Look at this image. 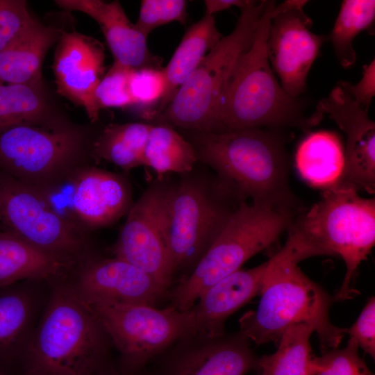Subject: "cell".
Returning <instances> with one entry per match:
<instances>
[{"mask_svg": "<svg viewBox=\"0 0 375 375\" xmlns=\"http://www.w3.org/2000/svg\"><path fill=\"white\" fill-rule=\"evenodd\" d=\"M283 130L188 131L198 162L210 168L242 200L299 212L289 184Z\"/></svg>", "mask_w": 375, "mask_h": 375, "instance_id": "1", "label": "cell"}, {"mask_svg": "<svg viewBox=\"0 0 375 375\" xmlns=\"http://www.w3.org/2000/svg\"><path fill=\"white\" fill-rule=\"evenodd\" d=\"M288 232L284 246L298 263L316 256L343 260L346 273L334 300L359 294L355 288L358 269L375 243L374 198L361 197L351 188L325 189L315 204L296 216Z\"/></svg>", "mask_w": 375, "mask_h": 375, "instance_id": "2", "label": "cell"}, {"mask_svg": "<svg viewBox=\"0 0 375 375\" xmlns=\"http://www.w3.org/2000/svg\"><path fill=\"white\" fill-rule=\"evenodd\" d=\"M276 3L268 1L253 43L238 59L224 92L214 131L247 128L307 131L322 119V113L305 114L299 98L288 95L268 60L266 41Z\"/></svg>", "mask_w": 375, "mask_h": 375, "instance_id": "3", "label": "cell"}, {"mask_svg": "<svg viewBox=\"0 0 375 375\" xmlns=\"http://www.w3.org/2000/svg\"><path fill=\"white\" fill-rule=\"evenodd\" d=\"M260 294L258 307L239 319L240 333L256 344H277L290 326L306 324L323 352L338 348L347 333L330 320L333 297L304 274L285 246L267 260Z\"/></svg>", "mask_w": 375, "mask_h": 375, "instance_id": "4", "label": "cell"}, {"mask_svg": "<svg viewBox=\"0 0 375 375\" xmlns=\"http://www.w3.org/2000/svg\"><path fill=\"white\" fill-rule=\"evenodd\" d=\"M112 346L91 306L66 278L56 280L22 375H86L110 355Z\"/></svg>", "mask_w": 375, "mask_h": 375, "instance_id": "5", "label": "cell"}, {"mask_svg": "<svg viewBox=\"0 0 375 375\" xmlns=\"http://www.w3.org/2000/svg\"><path fill=\"white\" fill-rule=\"evenodd\" d=\"M242 201L210 168L197 162L172 181L165 235L173 276L196 266Z\"/></svg>", "mask_w": 375, "mask_h": 375, "instance_id": "6", "label": "cell"}, {"mask_svg": "<svg viewBox=\"0 0 375 375\" xmlns=\"http://www.w3.org/2000/svg\"><path fill=\"white\" fill-rule=\"evenodd\" d=\"M83 135L43 118L0 128V170L49 198L90 165Z\"/></svg>", "mask_w": 375, "mask_h": 375, "instance_id": "7", "label": "cell"}, {"mask_svg": "<svg viewBox=\"0 0 375 375\" xmlns=\"http://www.w3.org/2000/svg\"><path fill=\"white\" fill-rule=\"evenodd\" d=\"M299 213L242 200L201 260L173 290L172 306L190 310L204 290L273 244Z\"/></svg>", "mask_w": 375, "mask_h": 375, "instance_id": "8", "label": "cell"}, {"mask_svg": "<svg viewBox=\"0 0 375 375\" xmlns=\"http://www.w3.org/2000/svg\"><path fill=\"white\" fill-rule=\"evenodd\" d=\"M267 0L250 1L233 31L223 36L180 86L153 124L214 131L221 100L239 57L251 46Z\"/></svg>", "mask_w": 375, "mask_h": 375, "instance_id": "9", "label": "cell"}, {"mask_svg": "<svg viewBox=\"0 0 375 375\" xmlns=\"http://www.w3.org/2000/svg\"><path fill=\"white\" fill-rule=\"evenodd\" d=\"M0 231L75 260L96 251L90 232L75 219L56 212L49 198L1 170Z\"/></svg>", "mask_w": 375, "mask_h": 375, "instance_id": "10", "label": "cell"}, {"mask_svg": "<svg viewBox=\"0 0 375 375\" xmlns=\"http://www.w3.org/2000/svg\"><path fill=\"white\" fill-rule=\"evenodd\" d=\"M107 333L118 358L143 369L155 356L193 334L191 311L174 306L163 309L144 303H88Z\"/></svg>", "mask_w": 375, "mask_h": 375, "instance_id": "11", "label": "cell"}, {"mask_svg": "<svg viewBox=\"0 0 375 375\" xmlns=\"http://www.w3.org/2000/svg\"><path fill=\"white\" fill-rule=\"evenodd\" d=\"M172 181L165 176L149 183L126 214L111 249L113 256L144 271L165 290L173 278L165 235Z\"/></svg>", "mask_w": 375, "mask_h": 375, "instance_id": "12", "label": "cell"}, {"mask_svg": "<svg viewBox=\"0 0 375 375\" xmlns=\"http://www.w3.org/2000/svg\"><path fill=\"white\" fill-rule=\"evenodd\" d=\"M308 1L287 0L272 12L266 41L268 60L285 92L299 98L306 89L309 71L328 39L310 31L312 19L303 7Z\"/></svg>", "mask_w": 375, "mask_h": 375, "instance_id": "13", "label": "cell"}, {"mask_svg": "<svg viewBox=\"0 0 375 375\" xmlns=\"http://www.w3.org/2000/svg\"><path fill=\"white\" fill-rule=\"evenodd\" d=\"M66 280L88 303L153 305L165 289L128 262L92 252L80 259Z\"/></svg>", "mask_w": 375, "mask_h": 375, "instance_id": "14", "label": "cell"}, {"mask_svg": "<svg viewBox=\"0 0 375 375\" xmlns=\"http://www.w3.org/2000/svg\"><path fill=\"white\" fill-rule=\"evenodd\" d=\"M316 111L327 114L346 135L342 176L333 187L375 192V124L367 112L336 85L322 99Z\"/></svg>", "mask_w": 375, "mask_h": 375, "instance_id": "15", "label": "cell"}, {"mask_svg": "<svg viewBox=\"0 0 375 375\" xmlns=\"http://www.w3.org/2000/svg\"><path fill=\"white\" fill-rule=\"evenodd\" d=\"M55 281L29 279L0 287V372L22 375Z\"/></svg>", "mask_w": 375, "mask_h": 375, "instance_id": "16", "label": "cell"}, {"mask_svg": "<svg viewBox=\"0 0 375 375\" xmlns=\"http://www.w3.org/2000/svg\"><path fill=\"white\" fill-rule=\"evenodd\" d=\"M103 45L76 31H62L53 62L57 92L83 107L92 122L99 118L94 92L105 74Z\"/></svg>", "mask_w": 375, "mask_h": 375, "instance_id": "17", "label": "cell"}, {"mask_svg": "<svg viewBox=\"0 0 375 375\" xmlns=\"http://www.w3.org/2000/svg\"><path fill=\"white\" fill-rule=\"evenodd\" d=\"M192 338L167 356L156 375H245L258 367V358L241 333Z\"/></svg>", "mask_w": 375, "mask_h": 375, "instance_id": "18", "label": "cell"}, {"mask_svg": "<svg viewBox=\"0 0 375 375\" xmlns=\"http://www.w3.org/2000/svg\"><path fill=\"white\" fill-rule=\"evenodd\" d=\"M71 183L75 220L89 232L114 224L134 203L131 185L122 174L90 165L81 169Z\"/></svg>", "mask_w": 375, "mask_h": 375, "instance_id": "19", "label": "cell"}, {"mask_svg": "<svg viewBox=\"0 0 375 375\" xmlns=\"http://www.w3.org/2000/svg\"><path fill=\"white\" fill-rule=\"evenodd\" d=\"M267 265V261L251 269H240L204 290L190 310L192 335L223 336L226 319L260 292Z\"/></svg>", "mask_w": 375, "mask_h": 375, "instance_id": "20", "label": "cell"}, {"mask_svg": "<svg viewBox=\"0 0 375 375\" xmlns=\"http://www.w3.org/2000/svg\"><path fill=\"white\" fill-rule=\"evenodd\" d=\"M68 11H79L94 19L101 28L115 61L132 69L159 67L147 45V38L132 24L118 1L58 0Z\"/></svg>", "mask_w": 375, "mask_h": 375, "instance_id": "21", "label": "cell"}, {"mask_svg": "<svg viewBox=\"0 0 375 375\" xmlns=\"http://www.w3.org/2000/svg\"><path fill=\"white\" fill-rule=\"evenodd\" d=\"M78 260L49 253L17 235L0 231V287L29 279L65 278Z\"/></svg>", "mask_w": 375, "mask_h": 375, "instance_id": "22", "label": "cell"}, {"mask_svg": "<svg viewBox=\"0 0 375 375\" xmlns=\"http://www.w3.org/2000/svg\"><path fill=\"white\" fill-rule=\"evenodd\" d=\"M62 31L38 20L0 53V82L42 87V66L49 48Z\"/></svg>", "mask_w": 375, "mask_h": 375, "instance_id": "23", "label": "cell"}, {"mask_svg": "<svg viewBox=\"0 0 375 375\" xmlns=\"http://www.w3.org/2000/svg\"><path fill=\"white\" fill-rule=\"evenodd\" d=\"M222 37L217 28L214 16L204 15L188 28L164 68L167 89L156 118L165 110L180 86Z\"/></svg>", "mask_w": 375, "mask_h": 375, "instance_id": "24", "label": "cell"}, {"mask_svg": "<svg viewBox=\"0 0 375 375\" xmlns=\"http://www.w3.org/2000/svg\"><path fill=\"white\" fill-rule=\"evenodd\" d=\"M297 169L308 184L325 189L335 186L344 168V147L331 131L310 133L299 144L295 153Z\"/></svg>", "mask_w": 375, "mask_h": 375, "instance_id": "25", "label": "cell"}, {"mask_svg": "<svg viewBox=\"0 0 375 375\" xmlns=\"http://www.w3.org/2000/svg\"><path fill=\"white\" fill-rule=\"evenodd\" d=\"M151 124L131 122L110 124L104 127L92 145L95 163L105 160L124 173L142 166V157Z\"/></svg>", "mask_w": 375, "mask_h": 375, "instance_id": "26", "label": "cell"}, {"mask_svg": "<svg viewBox=\"0 0 375 375\" xmlns=\"http://www.w3.org/2000/svg\"><path fill=\"white\" fill-rule=\"evenodd\" d=\"M198 162L192 144L174 128L166 124H151L144 147L142 166L162 178L169 173L183 174Z\"/></svg>", "mask_w": 375, "mask_h": 375, "instance_id": "27", "label": "cell"}, {"mask_svg": "<svg viewBox=\"0 0 375 375\" xmlns=\"http://www.w3.org/2000/svg\"><path fill=\"white\" fill-rule=\"evenodd\" d=\"M313 332L306 324L290 326L281 336L277 350L258 358L261 375H316L317 357L310 344Z\"/></svg>", "mask_w": 375, "mask_h": 375, "instance_id": "28", "label": "cell"}, {"mask_svg": "<svg viewBox=\"0 0 375 375\" xmlns=\"http://www.w3.org/2000/svg\"><path fill=\"white\" fill-rule=\"evenodd\" d=\"M375 19V1L344 0L333 29L328 36L340 65L351 68L356 61L353 47L356 37L372 28Z\"/></svg>", "mask_w": 375, "mask_h": 375, "instance_id": "29", "label": "cell"}, {"mask_svg": "<svg viewBox=\"0 0 375 375\" xmlns=\"http://www.w3.org/2000/svg\"><path fill=\"white\" fill-rule=\"evenodd\" d=\"M45 108L41 86L0 82V128L41 119Z\"/></svg>", "mask_w": 375, "mask_h": 375, "instance_id": "30", "label": "cell"}, {"mask_svg": "<svg viewBox=\"0 0 375 375\" xmlns=\"http://www.w3.org/2000/svg\"><path fill=\"white\" fill-rule=\"evenodd\" d=\"M132 68L114 61L94 92L99 108L134 107L129 89Z\"/></svg>", "mask_w": 375, "mask_h": 375, "instance_id": "31", "label": "cell"}, {"mask_svg": "<svg viewBox=\"0 0 375 375\" xmlns=\"http://www.w3.org/2000/svg\"><path fill=\"white\" fill-rule=\"evenodd\" d=\"M129 89L134 107L150 108L159 103L167 89L164 69L160 67H143L133 69L129 78Z\"/></svg>", "mask_w": 375, "mask_h": 375, "instance_id": "32", "label": "cell"}, {"mask_svg": "<svg viewBox=\"0 0 375 375\" xmlns=\"http://www.w3.org/2000/svg\"><path fill=\"white\" fill-rule=\"evenodd\" d=\"M187 1L184 0H142L137 22L138 31L146 38L155 28L172 22L185 24Z\"/></svg>", "mask_w": 375, "mask_h": 375, "instance_id": "33", "label": "cell"}, {"mask_svg": "<svg viewBox=\"0 0 375 375\" xmlns=\"http://www.w3.org/2000/svg\"><path fill=\"white\" fill-rule=\"evenodd\" d=\"M358 346L350 338L345 347L332 349L317 357L316 375H374L359 356Z\"/></svg>", "mask_w": 375, "mask_h": 375, "instance_id": "34", "label": "cell"}, {"mask_svg": "<svg viewBox=\"0 0 375 375\" xmlns=\"http://www.w3.org/2000/svg\"><path fill=\"white\" fill-rule=\"evenodd\" d=\"M24 0H0V53L19 38L35 22Z\"/></svg>", "mask_w": 375, "mask_h": 375, "instance_id": "35", "label": "cell"}, {"mask_svg": "<svg viewBox=\"0 0 375 375\" xmlns=\"http://www.w3.org/2000/svg\"><path fill=\"white\" fill-rule=\"evenodd\" d=\"M350 338H353L358 347L375 357V299L371 297L355 323L347 329Z\"/></svg>", "mask_w": 375, "mask_h": 375, "instance_id": "36", "label": "cell"}, {"mask_svg": "<svg viewBox=\"0 0 375 375\" xmlns=\"http://www.w3.org/2000/svg\"><path fill=\"white\" fill-rule=\"evenodd\" d=\"M340 86L364 110L368 111L372 98L375 95V60L363 66L362 76L356 85L348 81H339Z\"/></svg>", "mask_w": 375, "mask_h": 375, "instance_id": "37", "label": "cell"}, {"mask_svg": "<svg viewBox=\"0 0 375 375\" xmlns=\"http://www.w3.org/2000/svg\"><path fill=\"white\" fill-rule=\"evenodd\" d=\"M86 375H146L143 369L129 367L117 357L110 355L92 371Z\"/></svg>", "mask_w": 375, "mask_h": 375, "instance_id": "38", "label": "cell"}, {"mask_svg": "<svg viewBox=\"0 0 375 375\" xmlns=\"http://www.w3.org/2000/svg\"><path fill=\"white\" fill-rule=\"evenodd\" d=\"M250 0H206L204 1V15L213 16L214 14L233 6L241 9L244 8Z\"/></svg>", "mask_w": 375, "mask_h": 375, "instance_id": "39", "label": "cell"}, {"mask_svg": "<svg viewBox=\"0 0 375 375\" xmlns=\"http://www.w3.org/2000/svg\"><path fill=\"white\" fill-rule=\"evenodd\" d=\"M0 375H8V374H4V373L0 372Z\"/></svg>", "mask_w": 375, "mask_h": 375, "instance_id": "40", "label": "cell"}]
</instances>
